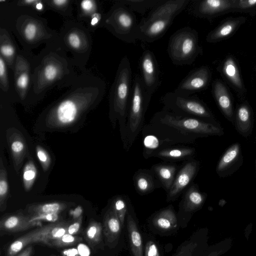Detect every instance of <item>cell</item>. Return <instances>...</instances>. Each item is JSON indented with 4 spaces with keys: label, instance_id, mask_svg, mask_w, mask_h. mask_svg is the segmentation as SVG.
I'll use <instances>...</instances> for the list:
<instances>
[{
    "label": "cell",
    "instance_id": "6da1fadb",
    "mask_svg": "<svg viewBox=\"0 0 256 256\" xmlns=\"http://www.w3.org/2000/svg\"><path fill=\"white\" fill-rule=\"evenodd\" d=\"M70 88L48 109L46 126L52 129L72 126L102 100L106 85L99 77L87 74L78 76Z\"/></svg>",
    "mask_w": 256,
    "mask_h": 256
},
{
    "label": "cell",
    "instance_id": "7a4b0ae2",
    "mask_svg": "<svg viewBox=\"0 0 256 256\" xmlns=\"http://www.w3.org/2000/svg\"><path fill=\"white\" fill-rule=\"evenodd\" d=\"M214 124L194 118L176 115L162 108L144 126L142 134L153 136L166 146L192 144L199 137L220 134Z\"/></svg>",
    "mask_w": 256,
    "mask_h": 256
},
{
    "label": "cell",
    "instance_id": "3957f363",
    "mask_svg": "<svg viewBox=\"0 0 256 256\" xmlns=\"http://www.w3.org/2000/svg\"><path fill=\"white\" fill-rule=\"evenodd\" d=\"M56 39L46 44V48L32 61L29 92L36 96L45 94L57 85L69 86L78 76L73 68L76 64Z\"/></svg>",
    "mask_w": 256,
    "mask_h": 256
},
{
    "label": "cell",
    "instance_id": "277c9868",
    "mask_svg": "<svg viewBox=\"0 0 256 256\" xmlns=\"http://www.w3.org/2000/svg\"><path fill=\"white\" fill-rule=\"evenodd\" d=\"M132 70L128 58L121 60L110 92V118L114 127L118 121L122 144L126 137L128 111L132 94Z\"/></svg>",
    "mask_w": 256,
    "mask_h": 256
},
{
    "label": "cell",
    "instance_id": "5b68a950",
    "mask_svg": "<svg viewBox=\"0 0 256 256\" xmlns=\"http://www.w3.org/2000/svg\"><path fill=\"white\" fill-rule=\"evenodd\" d=\"M152 95L146 90L141 76H136L132 84V94L127 118L126 137L122 144L128 152L144 126V116Z\"/></svg>",
    "mask_w": 256,
    "mask_h": 256
},
{
    "label": "cell",
    "instance_id": "8992f818",
    "mask_svg": "<svg viewBox=\"0 0 256 256\" xmlns=\"http://www.w3.org/2000/svg\"><path fill=\"white\" fill-rule=\"evenodd\" d=\"M18 12L14 15L12 29L20 41L28 49L40 44L50 43L56 39L55 32L48 30L44 20L34 14L32 11Z\"/></svg>",
    "mask_w": 256,
    "mask_h": 256
},
{
    "label": "cell",
    "instance_id": "52a82bcc",
    "mask_svg": "<svg viewBox=\"0 0 256 256\" xmlns=\"http://www.w3.org/2000/svg\"><path fill=\"white\" fill-rule=\"evenodd\" d=\"M197 32L190 27L176 30L170 37L168 53L172 62L177 66L191 64L201 52Z\"/></svg>",
    "mask_w": 256,
    "mask_h": 256
},
{
    "label": "cell",
    "instance_id": "ba28073f",
    "mask_svg": "<svg viewBox=\"0 0 256 256\" xmlns=\"http://www.w3.org/2000/svg\"><path fill=\"white\" fill-rule=\"evenodd\" d=\"M138 24L135 14L127 6L116 1L104 15L102 26L120 40L134 44Z\"/></svg>",
    "mask_w": 256,
    "mask_h": 256
},
{
    "label": "cell",
    "instance_id": "9c48e42d",
    "mask_svg": "<svg viewBox=\"0 0 256 256\" xmlns=\"http://www.w3.org/2000/svg\"><path fill=\"white\" fill-rule=\"evenodd\" d=\"M57 41L66 52H70L74 61L88 60L92 50V38L89 32L81 24L68 22L64 24Z\"/></svg>",
    "mask_w": 256,
    "mask_h": 256
},
{
    "label": "cell",
    "instance_id": "30bf717a",
    "mask_svg": "<svg viewBox=\"0 0 256 256\" xmlns=\"http://www.w3.org/2000/svg\"><path fill=\"white\" fill-rule=\"evenodd\" d=\"M161 102L164 108L179 116L202 120L211 117L204 104L196 96H186L170 92L162 97Z\"/></svg>",
    "mask_w": 256,
    "mask_h": 256
},
{
    "label": "cell",
    "instance_id": "8fae6325",
    "mask_svg": "<svg viewBox=\"0 0 256 256\" xmlns=\"http://www.w3.org/2000/svg\"><path fill=\"white\" fill-rule=\"evenodd\" d=\"M102 226L104 245L116 252L121 251L125 245L126 230L110 204L104 214Z\"/></svg>",
    "mask_w": 256,
    "mask_h": 256
},
{
    "label": "cell",
    "instance_id": "7c38bea8",
    "mask_svg": "<svg viewBox=\"0 0 256 256\" xmlns=\"http://www.w3.org/2000/svg\"><path fill=\"white\" fill-rule=\"evenodd\" d=\"M205 200L206 194L200 191L196 184L192 183L184 192L178 204L177 217L180 228L187 227L194 214L202 206Z\"/></svg>",
    "mask_w": 256,
    "mask_h": 256
},
{
    "label": "cell",
    "instance_id": "4fadbf2b",
    "mask_svg": "<svg viewBox=\"0 0 256 256\" xmlns=\"http://www.w3.org/2000/svg\"><path fill=\"white\" fill-rule=\"evenodd\" d=\"M147 222L150 230L161 236L173 235L180 228L177 212L172 204L152 214L148 219Z\"/></svg>",
    "mask_w": 256,
    "mask_h": 256
},
{
    "label": "cell",
    "instance_id": "5bb4252c",
    "mask_svg": "<svg viewBox=\"0 0 256 256\" xmlns=\"http://www.w3.org/2000/svg\"><path fill=\"white\" fill-rule=\"evenodd\" d=\"M198 167V162L193 158L186 161L176 173L172 186L166 192L167 202L176 200L191 184L197 174Z\"/></svg>",
    "mask_w": 256,
    "mask_h": 256
},
{
    "label": "cell",
    "instance_id": "9a60e30c",
    "mask_svg": "<svg viewBox=\"0 0 256 256\" xmlns=\"http://www.w3.org/2000/svg\"><path fill=\"white\" fill-rule=\"evenodd\" d=\"M141 78L147 92L152 95L160 84L158 64L153 52L144 51L140 62Z\"/></svg>",
    "mask_w": 256,
    "mask_h": 256
},
{
    "label": "cell",
    "instance_id": "2e32d148",
    "mask_svg": "<svg viewBox=\"0 0 256 256\" xmlns=\"http://www.w3.org/2000/svg\"><path fill=\"white\" fill-rule=\"evenodd\" d=\"M210 77V70L207 67L198 68L190 72L174 92L181 95L190 96L204 88L208 84Z\"/></svg>",
    "mask_w": 256,
    "mask_h": 256
},
{
    "label": "cell",
    "instance_id": "e0dca14e",
    "mask_svg": "<svg viewBox=\"0 0 256 256\" xmlns=\"http://www.w3.org/2000/svg\"><path fill=\"white\" fill-rule=\"evenodd\" d=\"M174 18H164L148 22H140L138 25L136 38L144 42H152L162 38L171 25Z\"/></svg>",
    "mask_w": 256,
    "mask_h": 256
},
{
    "label": "cell",
    "instance_id": "ac0fdd59",
    "mask_svg": "<svg viewBox=\"0 0 256 256\" xmlns=\"http://www.w3.org/2000/svg\"><path fill=\"white\" fill-rule=\"evenodd\" d=\"M208 248V230L201 228L183 242L172 256H202Z\"/></svg>",
    "mask_w": 256,
    "mask_h": 256
},
{
    "label": "cell",
    "instance_id": "d6986e66",
    "mask_svg": "<svg viewBox=\"0 0 256 256\" xmlns=\"http://www.w3.org/2000/svg\"><path fill=\"white\" fill-rule=\"evenodd\" d=\"M16 92L22 100L28 96L30 86L32 64L23 55L18 54L14 67Z\"/></svg>",
    "mask_w": 256,
    "mask_h": 256
},
{
    "label": "cell",
    "instance_id": "ffe728a7",
    "mask_svg": "<svg viewBox=\"0 0 256 256\" xmlns=\"http://www.w3.org/2000/svg\"><path fill=\"white\" fill-rule=\"evenodd\" d=\"M126 233L130 256H144V237L132 204L130 206L126 217Z\"/></svg>",
    "mask_w": 256,
    "mask_h": 256
},
{
    "label": "cell",
    "instance_id": "44dd1931",
    "mask_svg": "<svg viewBox=\"0 0 256 256\" xmlns=\"http://www.w3.org/2000/svg\"><path fill=\"white\" fill-rule=\"evenodd\" d=\"M189 0H162L140 20L148 22L164 18H174L188 5Z\"/></svg>",
    "mask_w": 256,
    "mask_h": 256
},
{
    "label": "cell",
    "instance_id": "7402d4cb",
    "mask_svg": "<svg viewBox=\"0 0 256 256\" xmlns=\"http://www.w3.org/2000/svg\"><path fill=\"white\" fill-rule=\"evenodd\" d=\"M6 136L14 168L18 172L26 155V142L22 134L13 128L7 130Z\"/></svg>",
    "mask_w": 256,
    "mask_h": 256
},
{
    "label": "cell",
    "instance_id": "603a6c76",
    "mask_svg": "<svg viewBox=\"0 0 256 256\" xmlns=\"http://www.w3.org/2000/svg\"><path fill=\"white\" fill-rule=\"evenodd\" d=\"M195 154L194 148L177 144L159 148L152 152L150 158H157L165 162H173L192 159Z\"/></svg>",
    "mask_w": 256,
    "mask_h": 256
},
{
    "label": "cell",
    "instance_id": "cb8c5ba5",
    "mask_svg": "<svg viewBox=\"0 0 256 256\" xmlns=\"http://www.w3.org/2000/svg\"><path fill=\"white\" fill-rule=\"evenodd\" d=\"M40 226V222H31L27 215L13 214L5 216L1 219L0 231L1 233L18 232Z\"/></svg>",
    "mask_w": 256,
    "mask_h": 256
},
{
    "label": "cell",
    "instance_id": "d4e9b609",
    "mask_svg": "<svg viewBox=\"0 0 256 256\" xmlns=\"http://www.w3.org/2000/svg\"><path fill=\"white\" fill-rule=\"evenodd\" d=\"M132 180L136 192L141 196L148 194L156 188H162L150 168L137 170L133 176Z\"/></svg>",
    "mask_w": 256,
    "mask_h": 256
},
{
    "label": "cell",
    "instance_id": "484cf974",
    "mask_svg": "<svg viewBox=\"0 0 256 256\" xmlns=\"http://www.w3.org/2000/svg\"><path fill=\"white\" fill-rule=\"evenodd\" d=\"M235 0H205L197 2L194 12L198 16H210L234 7Z\"/></svg>",
    "mask_w": 256,
    "mask_h": 256
},
{
    "label": "cell",
    "instance_id": "4316f807",
    "mask_svg": "<svg viewBox=\"0 0 256 256\" xmlns=\"http://www.w3.org/2000/svg\"><path fill=\"white\" fill-rule=\"evenodd\" d=\"M150 169L154 174L161 187L167 192L175 178L178 166L173 163H159L152 165Z\"/></svg>",
    "mask_w": 256,
    "mask_h": 256
},
{
    "label": "cell",
    "instance_id": "83f0119b",
    "mask_svg": "<svg viewBox=\"0 0 256 256\" xmlns=\"http://www.w3.org/2000/svg\"><path fill=\"white\" fill-rule=\"evenodd\" d=\"M0 56L4 60L6 64L14 70L16 54V48L9 33L6 28H0Z\"/></svg>",
    "mask_w": 256,
    "mask_h": 256
},
{
    "label": "cell",
    "instance_id": "f1b7e54d",
    "mask_svg": "<svg viewBox=\"0 0 256 256\" xmlns=\"http://www.w3.org/2000/svg\"><path fill=\"white\" fill-rule=\"evenodd\" d=\"M68 204L62 202H52L30 204L26 206V214H60L68 207Z\"/></svg>",
    "mask_w": 256,
    "mask_h": 256
},
{
    "label": "cell",
    "instance_id": "f546056e",
    "mask_svg": "<svg viewBox=\"0 0 256 256\" xmlns=\"http://www.w3.org/2000/svg\"><path fill=\"white\" fill-rule=\"evenodd\" d=\"M131 204L129 197L126 195H117L112 199L110 203L126 230V217Z\"/></svg>",
    "mask_w": 256,
    "mask_h": 256
},
{
    "label": "cell",
    "instance_id": "4dcf8cb0",
    "mask_svg": "<svg viewBox=\"0 0 256 256\" xmlns=\"http://www.w3.org/2000/svg\"><path fill=\"white\" fill-rule=\"evenodd\" d=\"M214 92L215 98L222 110L226 116L230 117L232 114L230 99L224 86L219 82L214 84Z\"/></svg>",
    "mask_w": 256,
    "mask_h": 256
},
{
    "label": "cell",
    "instance_id": "1f68e13d",
    "mask_svg": "<svg viewBox=\"0 0 256 256\" xmlns=\"http://www.w3.org/2000/svg\"><path fill=\"white\" fill-rule=\"evenodd\" d=\"M102 224L91 220L85 230L84 238L91 246H95L102 244Z\"/></svg>",
    "mask_w": 256,
    "mask_h": 256
},
{
    "label": "cell",
    "instance_id": "d6a6232c",
    "mask_svg": "<svg viewBox=\"0 0 256 256\" xmlns=\"http://www.w3.org/2000/svg\"><path fill=\"white\" fill-rule=\"evenodd\" d=\"M132 11L144 14L149 9H152L162 0H119Z\"/></svg>",
    "mask_w": 256,
    "mask_h": 256
},
{
    "label": "cell",
    "instance_id": "836d02e7",
    "mask_svg": "<svg viewBox=\"0 0 256 256\" xmlns=\"http://www.w3.org/2000/svg\"><path fill=\"white\" fill-rule=\"evenodd\" d=\"M240 22V20H232L224 22L208 36L207 41L214 42L228 36L234 32Z\"/></svg>",
    "mask_w": 256,
    "mask_h": 256
},
{
    "label": "cell",
    "instance_id": "e575fe53",
    "mask_svg": "<svg viewBox=\"0 0 256 256\" xmlns=\"http://www.w3.org/2000/svg\"><path fill=\"white\" fill-rule=\"evenodd\" d=\"M9 194V186L7 173L2 158L0 160V210L4 211Z\"/></svg>",
    "mask_w": 256,
    "mask_h": 256
},
{
    "label": "cell",
    "instance_id": "d590c367",
    "mask_svg": "<svg viewBox=\"0 0 256 256\" xmlns=\"http://www.w3.org/2000/svg\"><path fill=\"white\" fill-rule=\"evenodd\" d=\"M37 176V169L34 161L30 159L27 161L22 171L24 187L26 192H28L32 187Z\"/></svg>",
    "mask_w": 256,
    "mask_h": 256
},
{
    "label": "cell",
    "instance_id": "8d00e7d4",
    "mask_svg": "<svg viewBox=\"0 0 256 256\" xmlns=\"http://www.w3.org/2000/svg\"><path fill=\"white\" fill-rule=\"evenodd\" d=\"M223 70L224 74L235 86L238 88L242 87L238 70L232 58H230L226 60Z\"/></svg>",
    "mask_w": 256,
    "mask_h": 256
},
{
    "label": "cell",
    "instance_id": "74e56055",
    "mask_svg": "<svg viewBox=\"0 0 256 256\" xmlns=\"http://www.w3.org/2000/svg\"><path fill=\"white\" fill-rule=\"evenodd\" d=\"M144 242V256H163L160 245L153 236H143Z\"/></svg>",
    "mask_w": 256,
    "mask_h": 256
},
{
    "label": "cell",
    "instance_id": "f35d334b",
    "mask_svg": "<svg viewBox=\"0 0 256 256\" xmlns=\"http://www.w3.org/2000/svg\"><path fill=\"white\" fill-rule=\"evenodd\" d=\"M239 150L240 147L238 144H234L230 148L220 160L217 170L222 171L231 164L237 158Z\"/></svg>",
    "mask_w": 256,
    "mask_h": 256
},
{
    "label": "cell",
    "instance_id": "ab89813d",
    "mask_svg": "<svg viewBox=\"0 0 256 256\" xmlns=\"http://www.w3.org/2000/svg\"><path fill=\"white\" fill-rule=\"evenodd\" d=\"M82 240V238L66 234L61 237L52 241L49 246L56 247H64L75 245Z\"/></svg>",
    "mask_w": 256,
    "mask_h": 256
},
{
    "label": "cell",
    "instance_id": "60d3db41",
    "mask_svg": "<svg viewBox=\"0 0 256 256\" xmlns=\"http://www.w3.org/2000/svg\"><path fill=\"white\" fill-rule=\"evenodd\" d=\"M80 10L82 12V14L84 16L91 14V18L96 13L98 12L99 6L95 0H84L80 2Z\"/></svg>",
    "mask_w": 256,
    "mask_h": 256
},
{
    "label": "cell",
    "instance_id": "b9f144b4",
    "mask_svg": "<svg viewBox=\"0 0 256 256\" xmlns=\"http://www.w3.org/2000/svg\"><path fill=\"white\" fill-rule=\"evenodd\" d=\"M36 152L38 158L42 165L43 170L44 171L48 170L51 163V160L49 154L43 148L40 146H38L36 147Z\"/></svg>",
    "mask_w": 256,
    "mask_h": 256
},
{
    "label": "cell",
    "instance_id": "7bdbcfd3",
    "mask_svg": "<svg viewBox=\"0 0 256 256\" xmlns=\"http://www.w3.org/2000/svg\"><path fill=\"white\" fill-rule=\"evenodd\" d=\"M0 88L3 92H7L9 88L8 74L6 63L2 56H0Z\"/></svg>",
    "mask_w": 256,
    "mask_h": 256
},
{
    "label": "cell",
    "instance_id": "ee69618b",
    "mask_svg": "<svg viewBox=\"0 0 256 256\" xmlns=\"http://www.w3.org/2000/svg\"><path fill=\"white\" fill-rule=\"evenodd\" d=\"M31 222L46 221L56 222L60 218L59 214H26Z\"/></svg>",
    "mask_w": 256,
    "mask_h": 256
},
{
    "label": "cell",
    "instance_id": "f6af8a7d",
    "mask_svg": "<svg viewBox=\"0 0 256 256\" xmlns=\"http://www.w3.org/2000/svg\"><path fill=\"white\" fill-rule=\"evenodd\" d=\"M46 5L60 12H68V8L70 7L69 0H45Z\"/></svg>",
    "mask_w": 256,
    "mask_h": 256
},
{
    "label": "cell",
    "instance_id": "bcb514c9",
    "mask_svg": "<svg viewBox=\"0 0 256 256\" xmlns=\"http://www.w3.org/2000/svg\"><path fill=\"white\" fill-rule=\"evenodd\" d=\"M238 117L239 126L242 128L244 130L249 125L250 123V112L248 108L246 106H242L238 110Z\"/></svg>",
    "mask_w": 256,
    "mask_h": 256
},
{
    "label": "cell",
    "instance_id": "7dc6e473",
    "mask_svg": "<svg viewBox=\"0 0 256 256\" xmlns=\"http://www.w3.org/2000/svg\"><path fill=\"white\" fill-rule=\"evenodd\" d=\"M82 221V216H78L72 222H70L68 228L67 233L74 235L80 230Z\"/></svg>",
    "mask_w": 256,
    "mask_h": 256
},
{
    "label": "cell",
    "instance_id": "c3c4849f",
    "mask_svg": "<svg viewBox=\"0 0 256 256\" xmlns=\"http://www.w3.org/2000/svg\"><path fill=\"white\" fill-rule=\"evenodd\" d=\"M256 5V0H240L234 2V6L242 9L252 7Z\"/></svg>",
    "mask_w": 256,
    "mask_h": 256
},
{
    "label": "cell",
    "instance_id": "681fc988",
    "mask_svg": "<svg viewBox=\"0 0 256 256\" xmlns=\"http://www.w3.org/2000/svg\"><path fill=\"white\" fill-rule=\"evenodd\" d=\"M33 252V248L32 246H29L24 250L17 256H32Z\"/></svg>",
    "mask_w": 256,
    "mask_h": 256
},
{
    "label": "cell",
    "instance_id": "f907efd6",
    "mask_svg": "<svg viewBox=\"0 0 256 256\" xmlns=\"http://www.w3.org/2000/svg\"><path fill=\"white\" fill-rule=\"evenodd\" d=\"M64 256H78V251L75 249L67 250L62 252Z\"/></svg>",
    "mask_w": 256,
    "mask_h": 256
},
{
    "label": "cell",
    "instance_id": "816d5d0a",
    "mask_svg": "<svg viewBox=\"0 0 256 256\" xmlns=\"http://www.w3.org/2000/svg\"><path fill=\"white\" fill-rule=\"evenodd\" d=\"M202 256H207V255L205 254L204 253V254H203Z\"/></svg>",
    "mask_w": 256,
    "mask_h": 256
}]
</instances>
